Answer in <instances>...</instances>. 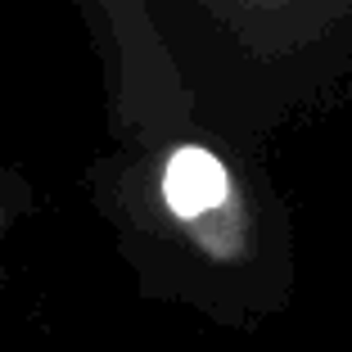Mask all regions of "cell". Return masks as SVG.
Returning <instances> with one entry per match:
<instances>
[{"label": "cell", "mask_w": 352, "mask_h": 352, "mask_svg": "<svg viewBox=\"0 0 352 352\" xmlns=\"http://www.w3.org/2000/svg\"><path fill=\"white\" fill-rule=\"evenodd\" d=\"M28 208H32V186L0 158V249H5L10 230L19 226V217L28 212Z\"/></svg>", "instance_id": "4"}, {"label": "cell", "mask_w": 352, "mask_h": 352, "mask_svg": "<svg viewBox=\"0 0 352 352\" xmlns=\"http://www.w3.org/2000/svg\"><path fill=\"white\" fill-rule=\"evenodd\" d=\"M91 41L104 91V122L113 145L154 140L195 122L172 59L149 23L145 0H73Z\"/></svg>", "instance_id": "3"}, {"label": "cell", "mask_w": 352, "mask_h": 352, "mask_svg": "<svg viewBox=\"0 0 352 352\" xmlns=\"http://www.w3.org/2000/svg\"><path fill=\"white\" fill-rule=\"evenodd\" d=\"M86 199L135 289L221 330H258L294 307L298 239L271 154L181 126L113 145L86 167Z\"/></svg>", "instance_id": "1"}, {"label": "cell", "mask_w": 352, "mask_h": 352, "mask_svg": "<svg viewBox=\"0 0 352 352\" xmlns=\"http://www.w3.org/2000/svg\"><path fill=\"white\" fill-rule=\"evenodd\" d=\"M195 126L271 140L352 104V0H145Z\"/></svg>", "instance_id": "2"}]
</instances>
